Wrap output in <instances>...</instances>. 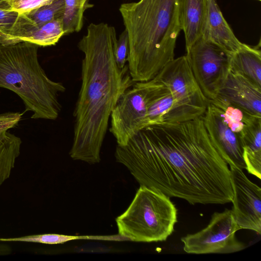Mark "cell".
<instances>
[{"label": "cell", "instance_id": "6da1fadb", "mask_svg": "<svg viewBox=\"0 0 261 261\" xmlns=\"http://www.w3.org/2000/svg\"><path fill=\"white\" fill-rule=\"evenodd\" d=\"M115 156L140 186L169 197L193 205L232 200L230 169L213 145L202 116L147 126L125 145H117Z\"/></svg>", "mask_w": 261, "mask_h": 261}, {"label": "cell", "instance_id": "7a4b0ae2", "mask_svg": "<svg viewBox=\"0 0 261 261\" xmlns=\"http://www.w3.org/2000/svg\"><path fill=\"white\" fill-rule=\"evenodd\" d=\"M115 28L107 23H90L78 43L83 53L82 83L73 112V139L69 154L89 164L100 161V150L111 112L121 95L134 82L127 65L120 69L114 49Z\"/></svg>", "mask_w": 261, "mask_h": 261}, {"label": "cell", "instance_id": "3957f363", "mask_svg": "<svg viewBox=\"0 0 261 261\" xmlns=\"http://www.w3.org/2000/svg\"><path fill=\"white\" fill-rule=\"evenodd\" d=\"M119 11L128 38L130 76L134 83L149 81L174 58L180 0H139L121 4Z\"/></svg>", "mask_w": 261, "mask_h": 261}, {"label": "cell", "instance_id": "277c9868", "mask_svg": "<svg viewBox=\"0 0 261 261\" xmlns=\"http://www.w3.org/2000/svg\"><path fill=\"white\" fill-rule=\"evenodd\" d=\"M38 45L21 42L0 44V87L11 90L23 101L33 119L56 120L61 110L59 97L63 83L50 79L38 60Z\"/></svg>", "mask_w": 261, "mask_h": 261}, {"label": "cell", "instance_id": "5b68a950", "mask_svg": "<svg viewBox=\"0 0 261 261\" xmlns=\"http://www.w3.org/2000/svg\"><path fill=\"white\" fill-rule=\"evenodd\" d=\"M119 235L137 242L165 241L177 222V210L164 193L140 186L127 210L116 219Z\"/></svg>", "mask_w": 261, "mask_h": 261}, {"label": "cell", "instance_id": "8992f818", "mask_svg": "<svg viewBox=\"0 0 261 261\" xmlns=\"http://www.w3.org/2000/svg\"><path fill=\"white\" fill-rule=\"evenodd\" d=\"M146 91L147 126L182 122L202 116L209 100L173 91L154 78L143 82Z\"/></svg>", "mask_w": 261, "mask_h": 261}, {"label": "cell", "instance_id": "52a82bcc", "mask_svg": "<svg viewBox=\"0 0 261 261\" xmlns=\"http://www.w3.org/2000/svg\"><path fill=\"white\" fill-rule=\"evenodd\" d=\"M240 228L231 210L215 212L208 224L202 230L181 238L183 249L190 254L230 253L246 248L236 233Z\"/></svg>", "mask_w": 261, "mask_h": 261}, {"label": "cell", "instance_id": "ba28073f", "mask_svg": "<svg viewBox=\"0 0 261 261\" xmlns=\"http://www.w3.org/2000/svg\"><path fill=\"white\" fill-rule=\"evenodd\" d=\"M194 77L209 101L218 96L230 71V56L202 38L186 54Z\"/></svg>", "mask_w": 261, "mask_h": 261}, {"label": "cell", "instance_id": "9c48e42d", "mask_svg": "<svg viewBox=\"0 0 261 261\" xmlns=\"http://www.w3.org/2000/svg\"><path fill=\"white\" fill-rule=\"evenodd\" d=\"M146 91L143 82H135L120 97L110 116V131L117 145L124 146L147 126Z\"/></svg>", "mask_w": 261, "mask_h": 261}, {"label": "cell", "instance_id": "30bf717a", "mask_svg": "<svg viewBox=\"0 0 261 261\" xmlns=\"http://www.w3.org/2000/svg\"><path fill=\"white\" fill-rule=\"evenodd\" d=\"M233 191L231 212L238 226L261 234V189L242 169L230 166Z\"/></svg>", "mask_w": 261, "mask_h": 261}, {"label": "cell", "instance_id": "8fae6325", "mask_svg": "<svg viewBox=\"0 0 261 261\" xmlns=\"http://www.w3.org/2000/svg\"><path fill=\"white\" fill-rule=\"evenodd\" d=\"M202 118L213 145L227 165L242 170L246 169L240 138L225 123L217 109L210 102Z\"/></svg>", "mask_w": 261, "mask_h": 261}, {"label": "cell", "instance_id": "7c38bea8", "mask_svg": "<svg viewBox=\"0 0 261 261\" xmlns=\"http://www.w3.org/2000/svg\"><path fill=\"white\" fill-rule=\"evenodd\" d=\"M63 35L62 18L38 25L22 13L19 14L10 29L0 32V44L27 42L38 46H50L55 45Z\"/></svg>", "mask_w": 261, "mask_h": 261}, {"label": "cell", "instance_id": "4fadbf2b", "mask_svg": "<svg viewBox=\"0 0 261 261\" xmlns=\"http://www.w3.org/2000/svg\"><path fill=\"white\" fill-rule=\"evenodd\" d=\"M217 96L261 117V87L240 74L230 70Z\"/></svg>", "mask_w": 261, "mask_h": 261}, {"label": "cell", "instance_id": "5bb4252c", "mask_svg": "<svg viewBox=\"0 0 261 261\" xmlns=\"http://www.w3.org/2000/svg\"><path fill=\"white\" fill-rule=\"evenodd\" d=\"M201 38L216 45L230 55L246 44L235 36L216 0H208L206 20Z\"/></svg>", "mask_w": 261, "mask_h": 261}, {"label": "cell", "instance_id": "9a60e30c", "mask_svg": "<svg viewBox=\"0 0 261 261\" xmlns=\"http://www.w3.org/2000/svg\"><path fill=\"white\" fill-rule=\"evenodd\" d=\"M208 0H180V19L187 52L200 38L206 20Z\"/></svg>", "mask_w": 261, "mask_h": 261}, {"label": "cell", "instance_id": "2e32d148", "mask_svg": "<svg viewBox=\"0 0 261 261\" xmlns=\"http://www.w3.org/2000/svg\"><path fill=\"white\" fill-rule=\"evenodd\" d=\"M240 139L246 169L261 179V118L247 126Z\"/></svg>", "mask_w": 261, "mask_h": 261}, {"label": "cell", "instance_id": "e0dca14e", "mask_svg": "<svg viewBox=\"0 0 261 261\" xmlns=\"http://www.w3.org/2000/svg\"><path fill=\"white\" fill-rule=\"evenodd\" d=\"M230 70L245 77L261 87L260 43L251 46L246 44L230 56Z\"/></svg>", "mask_w": 261, "mask_h": 261}, {"label": "cell", "instance_id": "ac0fdd59", "mask_svg": "<svg viewBox=\"0 0 261 261\" xmlns=\"http://www.w3.org/2000/svg\"><path fill=\"white\" fill-rule=\"evenodd\" d=\"M210 102L217 109L225 123L239 138L247 126L261 118L219 96Z\"/></svg>", "mask_w": 261, "mask_h": 261}, {"label": "cell", "instance_id": "d6986e66", "mask_svg": "<svg viewBox=\"0 0 261 261\" xmlns=\"http://www.w3.org/2000/svg\"><path fill=\"white\" fill-rule=\"evenodd\" d=\"M20 138L8 131L0 136V186L10 176L20 153Z\"/></svg>", "mask_w": 261, "mask_h": 261}, {"label": "cell", "instance_id": "ffe728a7", "mask_svg": "<svg viewBox=\"0 0 261 261\" xmlns=\"http://www.w3.org/2000/svg\"><path fill=\"white\" fill-rule=\"evenodd\" d=\"M62 21L64 35L80 31L83 25L85 11L92 8L89 0H64Z\"/></svg>", "mask_w": 261, "mask_h": 261}, {"label": "cell", "instance_id": "44dd1931", "mask_svg": "<svg viewBox=\"0 0 261 261\" xmlns=\"http://www.w3.org/2000/svg\"><path fill=\"white\" fill-rule=\"evenodd\" d=\"M64 9V0H54L47 5L23 14L37 24L42 25L62 18Z\"/></svg>", "mask_w": 261, "mask_h": 261}, {"label": "cell", "instance_id": "7402d4cb", "mask_svg": "<svg viewBox=\"0 0 261 261\" xmlns=\"http://www.w3.org/2000/svg\"><path fill=\"white\" fill-rule=\"evenodd\" d=\"M95 236H75L55 233L27 236L14 238H0V241L22 242L54 245L78 239H96Z\"/></svg>", "mask_w": 261, "mask_h": 261}, {"label": "cell", "instance_id": "603a6c76", "mask_svg": "<svg viewBox=\"0 0 261 261\" xmlns=\"http://www.w3.org/2000/svg\"><path fill=\"white\" fill-rule=\"evenodd\" d=\"M128 51V35L126 30H124L117 39L114 49L115 60L120 69H123L126 65Z\"/></svg>", "mask_w": 261, "mask_h": 261}, {"label": "cell", "instance_id": "cb8c5ba5", "mask_svg": "<svg viewBox=\"0 0 261 261\" xmlns=\"http://www.w3.org/2000/svg\"><path fill=\"white\" fill-rule=\"evenodd\" d=\"M19 13L0 8V32L10 29L17 19Z\"/></svg>", "mask_w": 261, "mask_h": 261}, {"label": "cell", "instance_id": "d4e9b609", "mask_svg": "<svg viewBox=\"0 0 261 261\" xmlns=\"http://www.w3.org/2000/svg\"><path fill=\"white\" fill-rule=\"evenodd\" d=\"M36 0H5L0 8L10 11L17 12L19 14L24 12L27 8Z\"/></svg>", "mask_w": 261, "mask_h": 261}, {"label": "cell", "instance_id": "484cf974", "mask_svg": "<svg viewBox=\"0 0 261 261\" xmlns=\"http://www.w3.org/2000/svg\"><path fill=\"white\" fill-rule=\"evenodd\" d=\"M5 0H0V5H1Z\"/></svg>", "mask_w": 261, "mask_h": 261}, {"label": "cell", "instance_id": "4316f807", "mask_svg": "<svg viewBox=\"0 0 261 261\" xmlns=\"http://www.w3.org/2000/svg\"><path fill=\"white\" fill-rule=\"evenodd\" d=\"M257 1H260V0H257Z\"/></svg>", "mask_w": 261, "mask_h": 261}]
</instances>
